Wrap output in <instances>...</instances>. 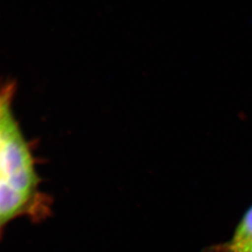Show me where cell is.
<instances>
[{
  "label": "cell",
  "instance_id": "cell-1",
  "mask_svg": "<svg viewBox=\"0 0 252 252\" xmlns=\"http://www.w3.org/2000/svg\"><path fill=\"white\" fill-rule=\"evenodd\" d=\"M0 178L28 196L36 185L29 151L12 117L5 126L0 148Z\"/></svg>",
  "mask_w": 252,
  "mask_h": 252
},
{
  "label": "cell",
  "instance_id": "cell-3",
  "mask_svg": "<svg viewBox=\"0 0 252 252\" xmlns=\"http://www.w3.org/2000/svg\"><path fill=\"white\" fill-rule=\"evenodd\" d=\"M28 198L0 178V226L19 212Z\"/></svg>",
  "mask_w": 252,
  "mask_h": 252
},
{
  "label": "cell",
  "instance_id": "cell-2",
  "mask_svg": "<svg viewBox=\"0 0 252 252\" xmlns=\"http://www.w3.org/2000/svg\"><path fill=\"white\" fill-rule=\"evenodd\" d=\"M206 252H252V206L241 220L230 240L211 247Z\"/></svg>",
  "mask_w": 252,
  "mask_h": 252
}]
</instances>
